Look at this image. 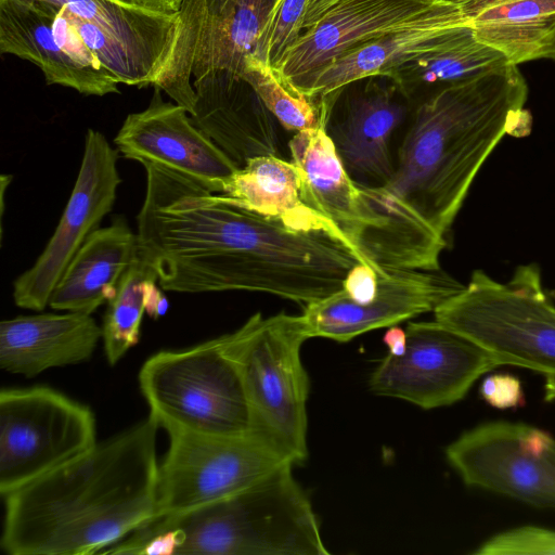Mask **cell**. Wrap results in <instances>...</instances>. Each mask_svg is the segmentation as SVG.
<instances>
[{"label": "cell", "mask_w": 555, "mask_h": 555, "mask_svg": "<svg viewBox=\"0 0 555 555\" xmlns=\"http://www.w3.org/2000/svg\"><path fill=\"white\" fill-rule=\"evenodd\" d=\"M528 86L507 64L431 90L416 106L380 186H360V253L375 269L440 270L473 180L505 135L530 132Z\"/></svg>", "instance_id": "obj_1"}, {"label": "cell", "mask_w": 555, "mask_h": 555, "mask_svg": "<svg viewBox=\"0 0 555 555\" xmlns=\"http://www.w3.org/2000/svg\"><path fill=\"white\" fill-rule=\"evenodd\" d=\"M143 167L138 254L165 291L260 292L305 307L340 291L349 271L367 263L332 232L294 229L171 170Z\"/></svg>", "instance_id": "obj_2"}, {"label": "cell", "mask_w": 555, "mask_h": 555, "mask_svg": "<svg viewBox=\"0 0 555 555\" xmlns=\"http://www.w3.org/2000/svg\"><path fill=\"white\" fill-rule=\"evenodd\" d=\"M152 415L3 495L1 547L11 555L103 553L156 517Z\"/></svg>", "instance_id": "obj_3"}, {"label": "cell", "mask_w": 555, "mask_h": 555, "mask_svg": "<svg viewBox=\"0 0 555 555\" xmlns=\"http://www.w3.org/2000/svg\"><path fill=\"white\" fill-rule=\"evenodd\" d=\"M286 463L247 489L145 524L124 541L150 555H325L311 502Z\"/></svg>", "instance_id": "obj_4"}, {"label": "cell", "mask_w": 555, "mask_h": 555, "mask_svg": "<svg viewBox=\"0 0 555 555\" xmlns=\"http://www.w3.org/2000/svg\"><path fill=\"white\" fill-rule=\"evenodd\" d=\"M222 336L238 366L255 434L294 465L304 462L310 382L300 351L310 336L302 314L257 312Z\"/></svg>", "instance_id": "obj_5"}, {"label": "cell", "mask_w": 555, "mask_h": 555, "mask_svg": "<svg viewBox=\"0 0 555 555\" xmlns=\"http://www.w3.org/2000/svg\"><path fill=\"white\" fill-rule=\"evenodd\" d=\"M537 264L519 266L501 283L476 270L462 291L434 311L435 320L470 338L496 362L555 379V306Z\"/></svg>", "instance_id": "obj_6"}, {"label": "cell", "mask_w": 555, "mask_h": 555, "mask_svg": "<svg viewBox=\"0 0 555 555\" xmlns=\"http://www.w3.org/2000/svg\"><path fill=\"white\" fill-rule=\"evenodd\" d=\"M139 385L150 415L167 433H255L245 386L223 336L189 349L153 354L139 372Z\"/></svg>", "instance_id": "obj_7"}, {"label": "cell", "mask_w": 555, "mask_h": 555, "mask_svg": "<svg viewBox=\"0 0 555 555\" xmlns=\"http://www.w3.org/2000/svg\"><path fill=\"white\" fill-rule=\"evenodd\" d=\"M92 411L47 386L0 392V494L33 481L92 449Z\"/></svg>", "instance_id": "obj_8"}, {"label": "cell", "mask_w": 555, "mask_h": 555, "mask_svg": "<svg viewBox=\"0 0 555 555\" xmlns=\"http://www.w3.org/2000/svg\"><path fill=\"white\" fill-rule=\"evenodd\" d=\"M168 436L169 449L158 467L154 519L232 496L291 463L255 433L212 436L170 430Z\"/></svg>", "instance_id": "obj_9"}, {"label": "cell", "mask_w": 555, "mask_h": 555, "mask_svg": "<svg viewBox=\"0 0 555 555\" xmlns=\"http://www.w3.org/2000/svg\"><path fill=\"white\" fill-rule=\"evenodd\" d=\"M465 485L555 509V438L524 423L478 425L446 449Z\"/></svg>", "instance_id": "obj_10"}, {"label": "cell", "mask_w": 555, "mask_h": 555, "mask_svg": "<svg viewBox=\"0 0 555 555\" xmlns=\"http://www.w3.org/2000/svg\"><path fill=\"white\" fill-rule=\"evenodd\" d=\"M405 332L404 353H388L370 377V389L378 396L422 409L447 406L463 399L482 374L500 366L481 346L437 320L410 322Z\"/></svg>", "instance_id": "obj_11"}, {"label": "cell", "mask_w": 555, "mask_h": 555, "mask_svg": "<svg viewBox=\"0 0 555 555\" xmlns=\"http://www.w3.org/2000/svg\"><path fill=\"white\" fill-rule=\"evenodd\" d=\"M117 159L118 151L105 135L88 129L79 173L60 222L33 267L14 281L16 306L35 311L49 306L69 262L114 207L121 183Z\"/></svg>", "instance_id": "obj_12"}, {"label": "cell", "mask_w": 555, "mask_h": 555, "mask_svg": "<svg viewBox=\"0 0 555 555\" xmlns=\"http://www.w3.org/2000/svg\"><path fill=\"white\" fill-rule=\"evenodd\" d=\"M465 285L440 270H377L374 297L358 304L341 289L304 308L312 337L348 341L363 333L435 311Z\"/></svg>", "instance_id": "obj_13"}, {"label": "cell", "mask_w": 555, "mask_h": 555, "mask_svg": "<svg viewBox=\"0 0 555 555\" xmlns=\"http://www.w3.org/2000/svg\"><path fill=\"white\" fill-rule=\"evenodd\" d=\"M149 106L129 114L118 130L116 150L128 159L153 164L222 193L237 166L198 128L181 105L165 102L154 88Z\"/></svg>", "instance_id": "obj_14"}, {"label": "cell", "mask_w": 555, "mask_h": 555, "mask_svg": "<svg viewBox=\"0 0 555 555\" xmlns=\"http://www.w3.org/2000/svg\"><path fill=\"white\" fill-rule=\"evenodd\" d=\"M403 98L395 83L374 85L349 93L344 101L337 95L331 106L324 130L358 185L380 186L392 175L395 134L408 117Z\"/></svg>", "instance_id": "obj_15"}, {"label": "cell", "mask_w": 555, "mask_h": 555, "mask_svg": "<svg viewBox=\"0 0 555 555\" xmlns=\"http://www.w3.org/2000/svg\"><path fill=\"white\" fill-rule=\"evenodd\" d=\"M467 23L460 0L437 2L405 26L352 49L295 86L322 103L333 101L348 85L387 77L402 64L433 51Z\"/></svg>", "instance_id": "obj_16"}, {"label": "cell", "mask_w": 555, "mask_h": 555, "mask_svg": "<svg viewBox=\"0 0 555 555\" xmlns=\"http://www.w3.org/2000/svg\"><path fill=\"white\" fill-rule=\"evenodd\" d=\"M436 0H339L285 53L278 68L294 85L352 49L395 31Z\"/></svg>", "instance_id": "obj_17"}, {"label": "cell", "mask_w": 555, "mask_h": 555, "mask_svg": "<svg viewBox=\"0 0 555 555\" xmlns=\"http://www.w3.org/2000/svg\"><path fill=\"white\" fill-rule=\"evenodd\" d=\"M196 100L191 116L236 166L258 156L276 155L278 119L238 75L210 70L192 80Z\"/></svg>", "instance_id": "obj_18"}, {"label": "cell", "mask_w": 555, "mask_h": 555, "mask_svg": "<svg viewBox=\"0 0 555 555\" xmlns=\"http://www.w3.org/2000/svg\"><path fill=\"white\" fill-rule=\"evenodd\" d=\"M101 338L102 327L91 314L18 315L0 323V366L34 377L51 367L89 360Z\"/></svg>", "instance_id": "obj_19"}, {"label": "cell", "mask_w": 555, "mask_h": 555, "mask_svg": "<svg viewBox=\"0 0 555 555\" xmlns=\"http://www.w3.org/2000/svg\"><path fill=\"white\" fill-rule=\"evenodd\" d=\"M0 53L37 65L47 85L72 88L83 95L119 93L111 75L83 66L60 47L53 34V12L40 2L0 0Z\"/></svg>", "instance_id": "obj_20"}, {"label": "cell", "mask_w": 555, "mask_h": 555, "mask_svg": "<svg viewBox=\"0 0 555 555\" xmlns=\"http://www.w3.org/2000/svg\"><path fill=\"white\" fill-rule=\"evenodd\" d=\"M274 0H183L180 18L190 38L193 65L240 74L254 53Z\"/></svg>", "instance_id": "obj_21"}, {"label": "cell", "mask_w": 555, "mask_h": 555, "mask_svg": "<svg viewBox=\"0 0 555 555\" xmlns=\"http://www.w3.org/2000/svg\"><path fill=\"white\" fill-rule=\"evenodd\" d=\"M63 8L72 16L101 28L126 49L157 87L177 48L180 15L143 8L126 0H29Z\"/></svg>", "instance_id": "obj_22"}, {"label": "cell", "mask_w": 555, "mask_h": 555, "mask_svg": "<svg viewBox=\"0 0 555 555\" xmlns=\"http://www.w3.org/2000/svg\"><path fill=\"white\" fill-rule=\"evenodd\" d=\"M288 147L302 176L306 202L328 219L340 237L363 257L359 247L365 217L360 186L346 171L324 126L297 131Z\"/></svg>", "instance_id": "obj_23"}, {"label": "cell", "mask_w": 555, "mask_h": 555, "mask_svg": "<svg viewBox=\"0 0 555 555\" xmlns=\"http://www.w3.org/2000/svg\"><path fill=\"white\" fill-rule=\"evenodd\" d=\"M138 256V236L122 216L93 231L56 284L54 310L93 313L113 298L120 279Z\"/></svg>", "instance_id": "obj_24"}, {"label": "cell", "mask_w": 555, "mask_h": 555, "mask_svg": "<svg viewBox=\"0 0 555 555\" xmlns=\"http://www.w3.org/2000/svg\"><path fill=\"white\" fill-rule=\"evenodd\" d=\"M221 194L294 229L328 231L343 240L332 222L306 202L302 176L293 160L278 155L254 157L233 172Z\"/></svg>", "instance_id": "obj_25"}, {"label": "cell", "mask_w": 555, "mask_h": 555, "mask_svg": "<svg viewBox=\"0 0 555 555\" xmlns=\"http://www.w3.org/2000/svg\"><path fill=\"white\" fill-rule=\"evenodd\" d=\"M507 64L501 52L477 40L467 23L455 28L439 47L402 64L386 78L409 98L421 88L429 87L431 91Z\"/></svg>", "instance_id": "obj_26"}, {"label": "cell", "mask_w": 555, "mask_h": 555, "mask_svg": "<svg viewBox=\"0 0 555 555\" xmlns=\"http://www.w3.org/2000/svg\"><path fill=\"white\" fill-rule=\"evenodd\" d=\"M156 282V272L138 254L120 279L115 295L107 301L101 326L105 356L111 365L139 343L147 294Z\"/></svg>", "instance_id": "obj_27"}, {"label": "cell", "mask_w": 555, "mask_h": 555, "mask_svg": "<svg viewBox=\"0 0 555 555\" xmlns=\"http://www.w3.org/2000/svg\"><path fill=\"white\" fill-rule=\"evenodd\" d=\"M238 76L285 129L297 132L324 126L331 106L301 92L278 68L250 54Z\"/></svg>", "instance_id": "obj_28"}, {"label": "cell", "mask_w": 555, "mask_h": 555, "mask_svg": "<svg viewBox=\"0 0 555 555\" xmlns=\"http://www.w3.org/2000/svg\"><path fill=\"white\" fill-rule=\"evenodd\" d=\"M470 25L477 40L501 52L509 64L555 60V15Z\"/></svg>", "instance_id": "obj_29"}, {"label": "cell", "mask_w": 555, "mask_h": 555, "mask_svg": "<svg viewBox=\"0 0 555 555\" xmlns=\"http://www.w3.org/2000/svg\"><path fill=\"white\" fill-rule=\"evenodd\" d=\"M307 7L308 0H274L251 55L278 67L304 34Z\"/></svg>", "instance_id": "obj_30"}, {"label": "cell", "mask_w": 555, "mask_h": 555, "mask_svg": "<svg viewBox=\"0 0 555 555\" xmlns=\"http://www.w3.org/2000/svg\"><path fill=\"white\" fill-rule=\"evenodd\" d=\"M460 3L469 24L555 15V0H460Z\"/></svg>", "instance_id": "obj_31"}, {"label": "cell", "mask_w": 555, "mask_h": 555, "mask_svg": "<svg viewBox=\"0 0 555 555\" xmlns=\"http://www.w3.org/2000/svg\"><path fill=\"white\" fill-rule=\"evenodd\" d=\"M475 555H555V530L521 526L494 534L476 548Z\"/></svg>", "instance_id": "obj_32"}, {"label": "cell", "mask_w": 555, "mask_h": 555, "mask_svg": "<svg viewBox=\"0 0 555 555\" xmlns=\"http://www.w3.org/2000/svg\"><path fill=\"white\" fill-rule=\"evenodd\" d=\"M479 392L487 403L496 409H515L526 403L520 379L508 373L487 376Z\"/></svg>", "instance_id": "obj_33"}, {"label": "cell", "mask_w": 555, "mask_h": 555, "mask_svg": "<svg viewBox=\"0 0 555 555\" xmlns=\"http://www.w3.org/2000/svg\"><path fill=\"white\" fill-rule=\"evenodd\" d=\"M377 288V270L367 263L354 266L347 274L341 291L353 301H370Z\"/></svg>", "instance_id": "obj_34"}, {"label": "cell", "mask_w": 555, "mask_h": 555, "mask_svg": "<svg viewBox=\"0 0 555 555\" xmlns=\"http://www.w3.org/2000/svg\"><path fill=\"white\" fill-rule=\"evenodd\" d=\"M339 0H308L304 18V33L315 24Z\"/></svg>", "instance_id": "obj_35"}, {"label": "cell", "mask_w": 555, "mask_h": 555, "mask_svg": "<svg viewBox=\"0 0 555 555\" xmlns=\"http://www.w3.org/2000/svg\"><path fill=\"white\" fill-rule=\"evenodd\" d=\"M383 340L389 349V354L401 356L406 349V332L399 326H389Z\"/></svg>", "instance_id": "obj_36"}, {"label": "cell", "mask_w": 555, "mask_h": 555, "mask_svg": "<svg viewBox=\"0 0 555 555\" xmlns=\"http://www.w3.org/2000/svg\"><path fill=\"white\" fill-rule=\"evenodd\" d=\"M167 309L166 297L158 291L156 283L153 284L147 294L146 312L150 317L158 319L167 312Z\"/></svg>", "instance_id": "obj_37"}, {"label": "cell", "mask_w": 555, "mask_h": 555, "mask_svg": "<svg viewBox=\"0 0 555 555\" xmlns=\"http://www.w3.org/2000/svg\"><path fill=\"white\" fill-rule=\"evenodd\" d=\"M128 2L141 5L143 8L164 12L177 13L179 12L183 0H126Z\"/></svg>", "instance_id": "obj_38"}, {"label": "cell", "mask_w": 555, "mask_h": 555, "mask_svg": "<svg viewBox=\"0 0 555 555\" xmlns=\"http://www.w3.org/2000/svg\"><path fill=\"white\" fill-rule=\"evenodd\" d=\"M436 1L440 2V1H447V0H436Z\"/></svg>", "instance_id": "obj_39"}]
</instances>
